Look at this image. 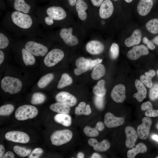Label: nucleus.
<instances>
[{"instance_id": "obj_1", "label": "nucleus", "mask_w": 158, "mask_h": 158, "mask_svg": "<svg viewBox=\"0 0 158 158\" xmlns=\"http://www.w3.org/2000/svg\"><path fill=\"white\" fill-rule=\"evenodd\" d=\"M1 25L10 32L29 36L40 30L38 20L34 14H29L13 11L7 13Z\"/></svg>"}, {"instance_id": "obj_2", "label": "nucleus", "mask_w": 158, "mask_h": 158, "mask_svg": "<svg viewBox=\"0 0 158 158\" xmlns=\"http://www.w3.org/2000/svg\"><path fill=\"white\" fill-rule=\"evenodd\" d=\"M40 25L45 28L53 26L56 22L64 20L67 13L59 6H51L43 9H38L35 12Z\"/></svg>"}, {"instance_id": "obj_3", "label": "nucleus", "mask_w": 158, "mask_h": 158, "mask_svg": "<svg viewBox=\"0 0 158 158\" xmlns=\"http://www.w3.org/2000/svg\"><path fill=\"white\" fill-rule=\"evenodd\" d=\"M41 31L29 36L24 44V47L36 56H45L48 53V47L39 41Z\"/></svg>"}, {"instance_id": "obj_4", "label": "nucleus", "mask_w": 158, "mask_h": 158, "mask_svg": "<svg viewBox=\"0 0 158 158\" xmlns=\"http://www.w3.org/2000/svg\"><path fill=\"white\" fill-rule=\"evenodd\" d=\"M1 89L5 92L14 94L18 93L21 90L22 83L18 78L7 76L1 80Z\"/></svg>"}, {"instance_id": "obj_5", "label": "nucleus", "mask_w": 158, "mask_h": 158, "mask_svg": "<svg viewBox=\"0 0 158 158\" xmlns=\"http://www.w3.org/2000/svg\"><path fill=\"white\" fill-rule=\"evenodd\" d=\"M38 114V109L35 107L30 105H24L16 109L15 116L17 120L23 121L33 118Z\"/></svg>"}, {"instance_id": "obj_6", "label": "nucleus", "mask_w": 158, "mask_h": 158, "mask_svg": "<svg viewBox=\"0 0 158 158\" xmlns=\"http://www.w3.org/2000/svg\"><path fill=\"white\" fill-rule=\"evenodd\" d=\"M73 137L71 131L68 129L56 130L51 135L50 140L52 145L60 146L69 142Z\"/></svg>"}, {"instance_id": "obj_7", "label": "nucleus", "mask_w": 158, "mask_h": 158, "mask_svg": "<svg viewBox=\"0 0 158 158\" xmlns=\"http://www.w3.org/2000/svg\"><path fill=\"white\" fill-rule=\"evenodd\" d=\"M64 56V52L62 50L58 48L53 49L45 56L44 63L47 67L53 66L61 61Z\"/></svg>"}, {"instance_id": "obj_8", "label": "nucleus", "mask_w": 158, "mask_h": 158, "mask_svg": "<svg viewBox=\"0 0 158 158\" xmlns=\"http://www.w3.org/2000/svg\"><path fill=\"white\" fill-rule=\"evenodd\" d=\"M72 31L71 28H63L60 29L59 32L60 38L65 44L70 46H75L78 43L77 38L72 35Z\"/></svg>"}, {"instance_id": "obj_9", "label": "nucleus", "mask_w": 158, "mask_h": 158, "mask_svg": "<svg viewBox=\"0 0 158 158\" xmlns=\"http://www.w3.org/2000/svg\"><path fill=\"white\" fill-rule=\"evenodd\" d=\"M5 138L8 140L15 142L26 143L30 140L29 136L26 133L19 131H11L7 133Z\"/></svg>"}, {"instance_id": "obj_10", "label": "nucleus", "mask_w": 158, "mask_h": 158, "mask_svg": "<svg viewBox=\"0 0 158 158\" xmlns=\"http://www.w3.org/2000/svg\"><path fill=\"white\" fill-rule=\"evenodd\" d=\"M152 123V119L148 117L142 119V123L138 126L137 128V134L140 138L145 140L147 138Z\"/></svg>"}, {"instance_id": "obj_11", "label": "nucleus", "mask_w": 158, "mask_h": 158, "mask_svg": "<svg viewBox=\"0 0 158 158\" xmlns=\"http://www.w3.org/2000/svg\"><path fill=\"white\" fill-rule=\"evenodd\" d=\"M149 51L147 48L143 45L134 46L127 54V56L131 60H136L142 56L148 54Z\"/></svg>"}, {"instance_id": "obj_12", "label": "nucleus", "mask_w": 158, "mask_h": 158, "mask_svg": "<svg viewBox=\"0 0 158 158\" xmlns=\"http://www.w3.org/2000/svg\"><path fill=\"white\" fill-rule=\"evenodd\" d=\"M55 98L57 102L64 104L70 107L75 105L77 102L75 96L65 91H62L58 93Z\"/></svg>"}, {"instance_id": "obj_13", "label": "nucleus", "mask_w": 158, "mask_h": 158, "mask_svg": "<svg viewBox=\"0 0 158 158\" xmlns=\"http://www.w3.org/2000/svg\"><path fill=\"white\" fill-rule=\"evenodd\" d=\"M13 8L14 11L26 14L35 15V10L25 0H14Z\"/></svg>"}, {"instance_id": "obj_14", "label": "nucleus", "mask_w": 158, "mask_h": 158, "mask_svg": "<svg viewBox=\"0 0 158 158\" xmlns=\"http://www.w3.org/2000/svg\"><path fill=\"white\" fill-rule=\"evenodd\" d=\"M125 90V87L123 84H119L115 85L111 92V98L115 102H123L126 98Z\"/></svg>"}, {"instance_id": "obj_15", "label": "nucleus", "mask_w": 158, "mask_h": 158, "mask_svg": "<svg viewBox=\"0 0 158 158\" xmlns=\"http://www.w3.org/2000/svg\"><path fill=\"white\" fill-rule=\"evenodd\" d=\"M104 122L107 127L113 128L123 125L124 120L122 117H116L111 113L107 112L104 115Z\"/></svg>"}, {"instance_id": "obj_16", "label": "nucleus", "mask_w": 158, "mask_h": 158, "mask_svg": "<svg viewBox=\"0 0 158 158\" xmlns=\"http://www.w3.org/2000/svg\"><path fill=\"white\" fill-rule=\"evenodd\" d=\"M114 6L112 2L110 0H104L100 6L99 15L103 19L109 18L112 14Z\"/></svg>"}, {"instance_id": "obj_17", "label": "nucleus", "mask_w": 158, "mask_h": 158, "mask_svg": "<svg viewBox=\"0 0 158 158\" xmlns=\"http://www.w3.org/2000/svg\"><path fill=\"white\" fill-rule=\"evenodd\" d=\"M125 132L126 137V147L129 148L133 147L138 138L137 133L133 128L130 126L126 127Z\"/></svg>"}, {"instance_id": "obj_18", "label": "nucleus", "mask_w": 158, "mask_h": 158, "mask_svg": "<svg viewBox=\"0 0 158 158\" xmlns=\"http://www.w3.org/2000/svg\"><path fill=\"white\" fill-rule=\"evenodd\" d=\"M77 68L74 69V73L77 75H79L87 71L90 68V61L83 57H80L75 61Z\"/></svg>"}, {"instance_id": "obj_19", "label": "nucleus", "mask_w": 158, "mask_h": 158, "mask_svg": "<svg viewBox=\"0 0 158 158\" xmlns=\"http://www.w3.org/2000/svg\"><path fill=\"white\" fill-rule=\"evenodd\" d=\"M104 46L100 42L93 40L88 42L86 46V49L90 54L93 55L98 54L103 51Z\"/></svg>"}, {"instance_id": "obj_20", "label": "nucleus", "mask_w": 158, "mask_h": 158, "mask_svg": "<svg viewBox=\"0 0 158 158\" xmlns=\"http://www.w3.org/2000/svg\"><path fill=\"white\" fill-rule=\"evenodd\" d=\"M88 144L93 147L94 150L98 152H105L110 147V144L106 140H104L99 142L94 138H91L88 141Z\"/></svg>"}, {"instance_id": "obj_21", "label": "nucleus", "mask_w": 158, "mask_h": 158, "mask_svg": "<svg viewBox=\"0 0 158 158\" xmlns=\"http://www.w3.org/2000/svg\"><path fill=\"white\" fill-rule=\"evenodd\" d=\"M153 5L152 0H140L137 6V11L141 16L147 15L150 11Z\"/></svg>"}, {"instance_id": "obj_22", "label": "nucleus", "mask_w": 158, "mask_h": 158, "mask_svg": "<svg viewBox=\"0 0 158 158\" xmlns=\"http://www.w3.org/2000/svg\"><path fill=\"white\" fill-rule=\"evenodd\" d=\"M142 37V33L141 30L138 29L135 30L132 35L126 39L125 44L128 47L138 44L140 42Z\"/></svg>"}, {"instance_id": "obj_23", "label": "nucleus", "mask_w": 158, "mask_h": 158, "mask_svg": "<svg viewBox=\"0 0 158 158\" xmlns=\"http://www.w3.org/2000/svg\"><path fill=\"white\" fill-rule=\"evenodd\" d=\"M135 84L138 92L133 95V97L138 102H142L146 97L147 89L143 84L138 80H135Z\"/></svg>"}, {"instance_id": "obj_24", "label": "nucleus", "mask_w": 158, "mask_h": 158, "mask_svg": "<svg viewBox=\"0 0 158 158\" xmlns=\"http://www.w3.org/2000/svg\"><path fill=\"white\" fill-rule=\"evenodd\" d=\"M75 7L79 18L82 21L85 20L87 18L85 11L88 8L86 3L83 0H78L76 3Z\"/></svg>"}, {"instance_id": "obj_25", "label": "nucleus", "mask_w": 158, "mask_h": 158, "mask_svg": "<svg viewBox=\"0 0 158 158\" xmlns=\"http://www.w3.org/2000/svg\"><path fill=\"white\" fill-rule=\"evenodd\" d=\"M147 150L146 145L144 143L140 142L138 143L135 147L129 150L127 152V157L128 158H134L139 153H144Z\"/></svg>"}, {"instance_id": "obj_26", "label": "nucleus", "mask_w": 158, "mask_h": 158, "mask_svg": "<svg viewBox=\"0 0 158 158\" xmlns=\"http://www.w3.org/2000/svg\"><path fill=\"white\" fill-rule=\"evenodd\" d=\"M21 53L24 64L27 66L34 65L35 62V56L24 47L21 49Z\"/></svg>"}, {"instance_id": "obj_27", "label": "nucleus", "mask_w": 158, "mask_h": 158, "mask_svg": "<svg viewBox=\"0 0 158 158\" xmlns=\"http://www.w3.org/2000/svg\"><path fill=\"white\" fill-rule=\"evenodd\" d=\"M49 108L53 111L61 114H68L71 110L70 107L59 102L52 104L50 106Z\"/></svg>"}, {"instance_id": "obj_28", "label": "nucleus", "mask_w": 158, "mask_h": 158, "mask_svg": "<svg viewBox=\"0 0 158 158\" xmlns=\"http://www.w3.org/2000/svg\"><path fill=\"white\" fill-rule=\"evenodd\" d=\"M141 108L142 111L146 110L145 114L147 117H156L158 116V110L153 109L152 103L149 101L142 103Z\"/></svg>"}, {"instance_id": "obj_29", "label": "nucleus", "mask_w": 158, "mask_h": 158, "mask_svg": "<svg viewBox=\"0 0 158 158\" xmlns=\"http://www.w3.org/2000/svg\"><path fill=\"white\" fill-rule=\"evenodd\" d=\"M55 121L65 126H70L71 123V118L68 114L59 113L54 117Z\"/></svg>"}, {"instance_id": "obj_30", "label": "nucleus", "mask_w": 158, "mask_h": 158, "mask_svg": "<svg viewBox=\"0 0 158 158\" xmlns=\"http://www.w3.org/2000/svg\"><path fill=\"white\" fill-rule=\"evenodd\" d=\"M105 69L104 66L102 64H99L94 68L91 74L92 78L97 80L102 78L105 74Z\"/></svg>"}, {"instance_id": "obj_31", "label": "nucleus", "mask_w": 158, "mask_h": 158, "mask_svg": "<svg viewBox=\"0 0 158 158\" xmlns=\"http://www.w3.org/2000/svg\"><path fill=\"white\" fill-rule=\"evenodd\" d=\"M91 112L90 107L89 105H86V103L83 102H80L78 107L75 109V113L78 115H88Z\"/></svg>"}, {"instance_id": "obj_32", "label": "nucleus", "mask_w": 158, "mask_h": 158, "mask_svg": "<svg viewBox=\"0 0 158 158\" xmlns=\"http://www.w3.org/2000/svg\"><path fill=\"white\" fill-rule=\"evenodd\" d=\"M145 27L150 33L153 34H158V18L150 19L146 23Z\"/></svg>"}, {"instance_id": "obj_33", "label": "nucleus", "mask_w": 158, "mask_h": 158, "mask_svg": "<svg viewBox=\"0 0 158 158\" xmlns=\"http://www.w3.org/2000/svg\"><path fill=\"white\" fill-rule=\"evenodd\" d=\"M105 81L101 80L93 87V91L96 96L104 97L106 94V90L104 87Z\"/></svg>"}, {"instance_id": "obj_34", "label": "nucleus", "mask_w": 158, "mask_h": 158, "mask_svg": "<svg viewBox=\"0 0 158 158\" xmlns=\"http://www.w3.org/2000/svg\"><path fill=\"white\" fill-rule=\"evenodd\" d=\"M11 37L8 34L2 30H0V49H3L6 48L10 43V39Z\"/></svg>"}, {"instance_id": "obj_35", "label": "nucleus", "mask_w": 158, "mask_h": 158, "mask_svg": "<svg viewBox=\"0 0 158 158\" xmlns=\"http://www.w3.org/2000/svg\"><path fill=\"white\" fill-rule=\"evenodd\" d=\"M72 78L67 73L63 74L57 84L58 89H61L71 85L72 83Z\"/></svg>"}, {"instance_id": "obj_36", "label": "nucleus", "mask_w": 158, "mask_h": 158, "mask_svg": "<svg viewBox=\"0 0 158 158\" xmlns=\"http://www.w3.org/2000/svg\"><path fill=\"white\" fill-rule=\"evenodd\" d=\"M54 75L51 73L47 74L42 76L37 83L38 86L42 88L46 87L53 79Z\"/></svg>"}, {"instance_id": "obj_37", "label": "nucleus", "mask_w": 158, "mask_h": 158, "mask_svg": "<svg viewBox=\"0 0 158 158\" xmlns=\"http://www.w3.org/2000/svg\"><path fill=\"white\" fill-rule=\"evenodd\" d=\"M45 99V97L43 94L40 92H36L32 95L31 102L33 104H39L43 103Z\"/></svg>"}, {"instance_id": "obj_38", "label": "nucleus", "mask_w": 158, "mask_h": 158, "mask_svg": "<svg viewBox=\"0 0 158 158\" xmlns=\"http://www.w3.org/2000/svg\"><path fill=\"white\" fill-rule=\"evenodd\" d=\"M13 150L15 153L19 156L24 157L30 154L31 152V150L27 149L24 147L15 146L13 148Z\"/></svg>"}, {"instance_id": "obj_39", "label": "nucleus", "mask_w": 158, "mask_h": 158, "mask_svg": "<svg viewBox=\"0 0 158 158\" xmlns=\"http://www.w3.org/2000/svg\"><path fill=\"white\" fill-rule=\"evenodd\" d=\"M14 107L11 104H7L0 107V115L8 116L11 114L14 110Z\"/></svg>"}, {"instance_id": "obj_40", "label": "nucleus", "mask_w": 158, "mask_h": 158, "mask_svg": "<svg viewBox=\"0 0 158 158\" xmlns=\"http://www.w3.org/2000/svg\"><path fill=\"white\" fill-rule=\"evenodd\" d=\"M83 132L85 134L89 137H96L99 134L98 130L95 128H92L87 126L83 129Z\"/></svg>"}, {"instance_id": "obj_41", "label": "nucleus", "mask_w": 158, "mask_h": 158, "mask_svg": "<svg viewBox=\"0 0 158 158\" xmlns=\"http://www.w3.org/2000/svg\"><path fill=\"white\" fill-rule=\"evenodd\" d=\"M110 56L113 59H116L119 54V47L118 45L115 43L111 44L110 48Z\"/></svg>"}, {"instance_id": "obj_42", "label": "nucleus", "mask_w": 158, "mask_h": 158, "mask_svg": "<svg viewBox=\"0 0 158 158\" xmlns=\"http://www.w3.org/2000/svg\"><path fill=\"white\" fill-rule=\"evenodd\" d=\"M149 97L152 101L154 100L158 97V85L155 84L151 88L149 92Z\"/></svg>"}, {"instance_id": "obj_43", "label": "nucleus", "mask_w": 158, "mask_h": 158, "mask_svg": "<svg viewBox=\"0 0 158 158\" xmlns=\"http://www.w3.org/2000/svg\"><path fill=\"white\" fill-rule=\"evenodd\" d=\"M94 102L96 107L99 109H102L104 106L103 97L96 96L94 98Z\"/></svg>"}, {"instance_id": "obj_44", "label": "nucleus", "mask_w": 158, "mask_h": 158, "mask_svg": "<svg viewBox=\"0 0 158 158\" xmlns=\"http://www.w3.org/2000/svg\"><path fill=\"white\" fill-rule=\"evenodd\" d=\"M140 80L141 82L147 87L151 88L153 86L152 79L146 77L145 75H142L140 77Z\"/></svg>"}, {"instance_id": "obj_45", "label": "nucleus", "mask_w": 158, "mask_h": 158, "mask_svg": "<svg viewBox=\"0 0 158 158\" xmlns=\"http://www.w3.org/2000/svg\"><path fill=\"white\" fill-rule=\"evenodd\" d=\"M43 151L40 148H37L34 149L29 155V158H38L43 153Z\"/></svg>"}, {"instance_id": "obj_46", "label": "nucleus", "mask_w": 158, "mask_h": 158, "mask_svg": "<svg viewBox=\"0 0 158 158\" xmlns=\"http://www.w3.org/2000/svg\"><path fill=\"white\" fill-rule=\"evenodd\" d=\"M142 40L144 43L146 44L150 49L153 50L155 49V46L154 43L152 41L149 40L147 37H143Z\"/></svg>"}, {"instance_id": "obj_47", "label": "nucleus", "mask_w": 158, "mask_h": 158, "mask_svg": "<svg viewBox=\"0 0 158 158\" xmlns=\"http://www.w3.org/2000/svg\"><path fill=\"white\" fill-rule=\"evenodd\" d=\"M90 61V69H92L93 67L99 64L102 61V59H97L93 60H92L89 59Z\"/></svg>"}, {"instance_id": "obj_48", "label": "nucleus", "mask_w": 158, "mask_h": 158, "mask_svg": "<svg viewBox=\"0 0 158 158\" xmlns=\"http://www.w3.org/2000/svg\"><path fill=\"white\" fill-rule=\"evenodd\" d=\"M98 131H101L103 130L104 128V126L103 123L101 121L98 122L95 127Z\"/></svg>"}, {"instance_id": "obj_49", "label": "nucleus", "mask_w": 158, "mask_h": 158, "mask_svg": "<svg viewBox=\"0 0 158 158\" xmlns=\"http://www.w3.org/2000/svg\"><path fill=\"white\" fill-rule=\"evenodd\" d=\"M156 75L155 71L153 70H150L145 73V75L147 77L152 79Z\"/></svg>"}, {"instance_id": "obj_50", "label": "nucleus", "mask_w": 158, "mask_h": 158, "mask_svg": "<svg viewBox=\"0 0 158 158\" xmlns=\"http://www.w3.org/2000/svg\"><path fill=\"white\" fill-rule=\"evenodd\" d=\"M14 153L11 151H8L5 153L2 157V158H14Z\"/></svg>"}, {"instance_id": "obj_51", "label": "nucleus", "mask_w": 158, "mask_h": 158, "mask_svg": "<svg viewBox=\"0 0 158 158\" xmlns=\"http://www.w3.org/2000/svg\"><path fill=\"white\" fill-rule=\"evenodd\" d=\"M104 1V0H91L93 5L96 7L100 6Z\"/></svg>"}, {"instance_id": "obj_52", "label": "nucleus", "mask_w": 158, "mask_h": 158, "mask_svg": "<svg viewBox=\"0 0 158 158\" xmlns=\"http://www.w3.org/2000/svg\"><path fill=\"white\" fill-rule=\"evenodd\" d=\"M4 59V51L1 50H0V64L1 65Z\"/></svg>"}, {"instance_id": "obj_53", "label": "nucleus", "mask_w": 158, "mask_h": 158, "mask_svg": "<svg viewBox=\"0 0 158 158\" xmlns=\"http://www.w3.org/2000/svg\"><path fill=\"white\" fill-rule=\"evenodd\" d=\"M5 152V149L4 146L2 145H0V158H2Z\"/></svg>"}, {"instance_id": "obj_54", "label": "nucleus", "mask_w": 158, "mask_h": 158, "mask_svg": "<svg viewBox=\"0 0 158 158\" xmlns=\"http://www.w3.org/2000/svg\"><path fill=\"white\" fill-rule=\"evenodd\" d=\"M69 4L71 6H73L75 4L77 1V0H67Z\"/></svg>"}, {"instance_id": "obj_55", "label": "nucleus", "mask_w": 158, "mask_h": 158, "mask_svg": "<svg viewBox=\"0 0 158 158\" xmlns=\"http://www.w3.org/2000/svg\"><path fill=\"white\" fill-rule=\"evenodd\" d=\"M101 157V156L97 153H93L91 157V158H99Z\"/></svg>"}, {"instance_id": "obj_56", "label": "nucleus", "mask_w": 158, "mask_h": 158, "mask_svg": "<svg viewBox=\"0 0 158 158\" xmlns=\"http://www.w3.org/2000/svg\"><path fill=\"white\" fill-rule=\"evenodd\" d=\"M152 42L158 46V35L154 37L152 40Z\"/></svg>"}, {"instance_id": "obj_57", "label": "nucleus", "mask_w": 158, "mask_h": 158, "mask_svg": "<svg viewBox=\"0 0 158 158\" xmlns=\"http://www.w3.org/2000/svg\"><path fill=\"white\" fill-rule=\"evenodd\" d=\"M84 156V154L82 152H80L77 154V157L78 158H83Z\"/></svg>"}, {"instance_id": "obj_58", "label": "nucleus", "mask_w": 158, "mask_h": 158, "mask_svg": "<svg viewBox=\"0 0 158 158\" xmlns=\"http://www.w3.org/2000/svg\"><path fill=\"white\" fill-rule=\"evenodd\" d=\"M152 138L154 140L158 142V135H154L152 137Z\"/></svg>"}, {"instance_id": "obj_59", "label": "nucleus", "mask_w": 158, "mask_h": 158, "mask_svg": "<svg viewBox=\"0 0 158 158\" xmlns=\"http://www.w3.org/2000/svg\"><path fill=\"white\" fill-rule=\"evenodd\" d=\"M127 3H130L133 0H124Z\"/></svg>"}, {"instance_id": "obj_60", "label": "nucleus", "mask_w": 158, "mask_h": 158, "mask_svg": "<svg viewBox=\"0 0 158 158\" xmlns=\"http://www.w3.org/2000/svg\"><path fill=\"white\" fill-rule=\"evenodd\" d=\"M157 73L158 75V70L157 71Z\"/></svg>"}, {"instance_id": "obj_61", "label": "nucleus", "mask_w": 158, "mask_h": 158, "mask_svg": "<svg viewBox=\"0 0 158 158\" xmlns=\"http://www.w3.org/2000/svg\"><path fill=\"white\" fill-rule=\"evenodd\" d=\"M156 158H158V156L156 157Z\"/></svg>"}, {"instance_id": "obj_62", "label": "nucleus", "mask_w": 158, "mask_h": 158, "mask_svg": "<svg viewBox=\"0 0 158 158\" xmlns=\"http://www.w3.org/2000/svg\"><path fill=\"white\" fill-rule=\"evenodd\" d=\"M114 0V1H118V0Z\"/></svg>"}]
</instances>
